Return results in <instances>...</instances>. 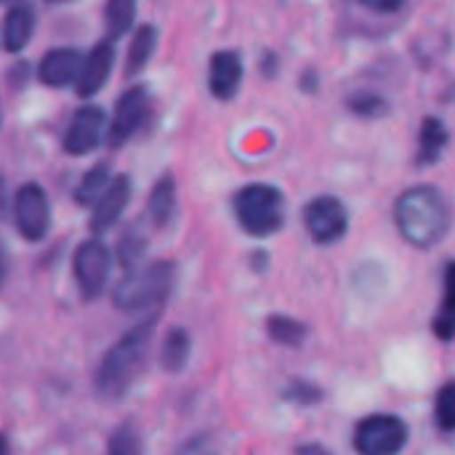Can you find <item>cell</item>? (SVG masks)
Wrapping results in <instances>:
<instances>
[{"instance_id":"18","label":"cell","mask_w":455,"mask_h":455,"mask_svg":"<svg viewBox=\"0 0 455 455\" xmlns=\"http://www.w3.org/2000/svg\"><path fill=\"white\" fill-rule=\"evenodd\" d=\"M176 213V181L163 176L149 195V219L155 227H165Z\"/></svg>"},{"instance_id":"34","label":"cell","mask_w":455,"mask_h":455,"mask_svg":"<svg viewBox=\"0 0 455 455\" xmlns=\"http://www.w3.org/2000/svg\"><path fill=\"white\" fill-rule=\"evenodd\" d=\"M3 277H5V256H3V248H0V285H3Z\"/></svg>"},{"instance_id":"16","label":"cell","mask_w":455,"mask_h":455,"mask_svg":"<svg viewBox=\"0 0 455 455\" xmlns=\"http://www.w3.org/2000/svg\"><path fill=\"white\" fill-rule=\"evenodd\" d=\"M448 141H451V133L445 128V123L440 117H427L421 123V131H419V152H416V165L421 168H429L435 163L443 160L445 149H448Z\"/></svg>"},{"instance_id":"25","label":"cell","mask_w":455,"mask_h":455,"mask_svg":"<svg viewBox=\"0 0 455 455\" xmlns=\"http://www.w3.org/2000/svg\"><path fill=\"white\" fill-rule=\"evenodd\" d=\"M435 424L440 432H455V381H448L435 397Z\"/></svg>"},{"instance_id":"12","label":"cell","mask_w":455,"mask_h":455,"mask_svg":"<svg viewBox=\"0 0 455 455\" xmlns=\"http://www.w3.org/2000/svg\"><path fill=\"white\" fill-rule=\"evenodd\" d=\"M112 61H115V48L107 40L88 51V56L83 59L80 75H77V93L83 99L101 91V85L107 83V77L112 72Z\"/></svg>"},{"instance_id":"33","label":"cell","mask_w":455,"mask_h":455,"mask_svg":"<svg viewBox=\"0 0 455 455\" xmlns=\"http://www.w3.org/2000/svg\"><path fill=\"white\" fill-rule=\"evenodd\" d=\"M5 211V187H3V179H0V213Z\"/></svg>"},{"instance_id":"1","label":"cell","mask_w":455,"mask_h":455,"mask_svg":"<svg viewBox=\"0 0 455 455\" xmlns=\"http://www.w3.org/2000/svg\"><path fill=\"white\" fill-rule=\"evenodd\" d=\"M395 224L408 245L419 251H429L437 243H443L445 235L451 232L453 224L451 200L440 187L432 184L411 187L395 200Z\"/></svg>"},{"instance_id":"22","label":"cell","mask_w":455,"mask_h":455,"mask_svg":"<svg viewBox=\"0 0 455 455\" xmlns=\"http://www.w3.org/2000/svg\"><path fill=\"white\" fill-rule=\"evenodd\" d=\"M112 184V176H109V168L107 165H96L93 171H88L75 192V200L80 205H96L99 197L107 192V187Z\"/></svg>"},{"instance_id":"28","label":"cell","mask_w":455,"mask_h":455,"mask_svg":"<svg viewBox=\"0 0 455 455\" xmlns=\"http://www.w3.org/2000/svg\"><path fill=\"white\" fill-rule=\"evenodd\" d=\"M179 455H219V445H216L213 437L200 435V437L189 440V443L179 451Z\"/></svg>"},{"instance_id":"17","label":"cell","mask_w":455,"mask_h":455,"mask_svg":"<svg viewBox=\"0 0 455 455\" xmlns=\"http://www.w3.org/2000/svg\"><path fill=\"white\" fill-rule=\"evenodd\" d=\"M35 29V11L29 3H16L8 13H5V24H3V45L5 51L16 53L21 51Z\"/></svg>"},{"instance_id":"31","label":"cell","mask_w":455,"mask_h":455,"mask_svg":"<svg viewBox=\"0 0 455 455\" xmlns=\"http://www.w3.org/2000/svg\"><path fill=\"white\" fill-rule=\"evenodd\" d=\"M296 455H333L328 448H323V445H301Z\"/></svg>"},{"instance_id":"11","label":"cell","mask_w":455,"mask_h":455,"mask_svg":"<svg viewBox=\"0 0 455 455\" xmlns=\"http://www.w3.org/2000/svg\"><path fill=\"white\" fill-rule=\"evenodd\" d=\"M243 83V61L235 51H219L211 56V69H208V85L211 93L219 101H229L237 96Z\"/></svg>"},{"instance_id":"20","label":"cell","mask_w":455,"mask_h":455,"mask_svg":"<svg viewBox=\"0 0 455 455\" xmlns=\"http://www.w3.org/2000/svg\"><path fill=\"white\" fill-rule=\"evenodd\" d=\"M155 43H157V29L152 24H144L136 35H133V43L128 48V61H125V77H133L139 75L147 61L152 59L155 53Z\"/></svg>"},{"instance_id":"15","label":"cell","mask_w":455,"mask_h":455,"mask_svg":"<svg viewBox=\"0 0 455 455\" xmlns=\"http://www.w3.org/2000/svg\"><path fill=\"white\" fill-rule=\"evenodd\" d=\"M432 333L445 344L455 341V259L445 264L443 272V296L432 320Z\"/></svg>"},{"instance_id":"10","label":"cell","mask_w":455,"mask_h":455,"mask_svg":"<svg viewBox=\"0 0 455 455\" xmlns=\"http://www.w3.org/2000/svg\"><path fill=\"white\" fill-rule=\"evenodd\" d=\"M107 131V117L96 107H83L69 123V131L64 136V149L69 155H88L93 152Z\"/></svg>"},{"instance_id":"8","label":"cell","mask_w":455,"mask_h":455,"mask_svg":"<svg viewBox=\"0 0 455 455\" xmlns=\"http://www.w3.org/2000/svg\"><path fill=\"white\" fill-rule=\"evenodd\" d=\"M109 267H112V259H109V251L104 243L88 240L77 248L75 277H77V285H80L85 299H96L104 291L107 277H109Z\"/></svg>"},{"instance_id":"23","label":"cell","mask_w":455,"mask_h":455,"mask_svg":"<svg viewBox=\"0 0 455 455\" xmlns=\"http://www.w3.org/2000/svg\"><path fill=\"white\" fill-rule=\"evenodd\" d=\"M144 251H147V235L141 232L139 224L128 227L123 232L120 243H117V259H120V264L125 269H133L139 264V259L144 256Z\"/></svg>"},{"instance_id":"13","label":"cell","mask_w":455,"mask_h":455,"mask_svg":"<svg viewBox=\"0 0 455 455\" xmlns=\"http://www.w3.org/2000/svg\"><path fill=\"white\" fill-rule=\"evenodd\" d=\"M83 67V56L75 48H53L40 61V80L51 88H64L69 83H77Z\"/></svg>"},{"instance_id":"27","label":"cell","mask_w":455,"mask_h":455,"mask_svg":"<svg viewBox=\"0 0 455 455\" xmlns=\"http://www.w3.org/2000/svg\"><path fill=\"white\" fill-rule=\"evenodd\" d=\"M109 455H141V437L133 427H120L112 437H109Z\"/></svg>"},{"instance_id":"29","label":"cell","mask_w":455,"mask_h":455,"mask_svg":"<svg viewBox=\"0 0 455 455\" xmlns=\"http://www.w3.org/2000/svg\"><path fill=\"white\" fill-rule=\"evenodd\" d=\"M285 397L307 405V403H317V400L323 397V392H320L317 387H309V384H293V387L285 389Z\"/></svg>"},{"instance_id":"32","label":"cell","mask_w":455,"mask_h":455,"mask_svg":"<svg viewBox=\"0 0 455 455\" xmlns=\"http://www.w3.org/2000/svg\"><path fill=\"white\" fill-rule=\"evenodd\" d=\"M0 455H11V445H8L5 437H0Z\"/></svg>"},{"instance_id":"21","label":"cell","mask_w":455,"mask_h":455,"mask_svg":"<svg viewBox=\"0 0 455 455\" xmlns=\"http://www.w3.org/2000/svg\"><path fill=\"white\" fill-rule=\"evenodd\" d=\"M267 333L275 344L288 347V349H296L307 341V325L293 317H283V315H275L267 320Z\"/></svg>"},{"instance_id":"3","label":"cell","mask_w":455,"mask_h":455,"mask_svg":"<svg viewBox=\"0 0 455 455\" xmlns=\"http://www.w3.org/2000/svg\"><path fill=\"white\" fill-rule=\"evenodd\" d=\"M235 216L253 237H269L285 224V197L272 184H248L235 195Z\"/></svg>"},{"instance_id":"14","label":"cell","mask_w":455,"mask_h":455,"mask_svg":"<svg viewBox=\"0 0 455 455\" xmlns=\"http://www.w3.org/2000/svg\"><path fill=\"white\" fill-rule=\"evenodd\" d=\"M128 197H131V181H128V176H115L112 184L107 187V192L93 205L91 229L93 232H107L120 219V213L125 211Z\"/></svg>"},{"instance_id":"7","label":"cell","mask_w":455,"mask_h":455,"mask_svg":"<svg viewBox=\"0 0 455 455\" xmlns=\"http://www.w3.org/2000/svg\"><path fill=\"white\" fill-rule=\"evenodd\" d=\"M13 219H16V229L24 240L37 243L48 235L51 227V205L45 192L37 184H24L16 192L13 200Z\"/></svg>"},{"instance_id":"30","label":"cell","mask_w":455,"mask_h":455,"mask_svg":"<svg viewBox=\"0 0 455 455\" xmlns=\"http://www.w3.org/2000/svg\"><path fill=\"white\" fill-rule=\"evenodd\" d=\"M355 3H360L373 13H397L405 5V0H355Z\"/></svg>"},{"instance_id":"36","label":"cell","mask_w":455,"mask_h":455,"mask_svg":"<svg viewBox=\"0 0 455 455\" xmlns=\"http://www.w3.org/2000/svg\"><path fill=\"white\" fill-rule=\"evenodd\" d=\"M0 123H3V109H0Z\"/></svg>"},{"instance_id":"9","label":"cell","mask_w":455,"mask_h":455,"mask_svg":"<svg viewBox=\"0 0 455 455\" xmlns=\"http://www.w3.org/2000/svg\"><path fill=\"white\" fill-rule=\"evenodd\" d=\"M147 91L141 85L136 88H128L117 107H115V115H112V123H109V131H107V141L112 147H120L123 141H128L144 123L147 117Z\"/></svg>"},{"instance_id":"19","label":"cell","mask_w":455,"mask_h":455,"mask_svg":"<svg viewBox=\"0 0 455 455\" xmlns=\"http://www.w3.org/2000/svg\"><path fill=\"white\" fill-rule=\"evenodd\" d=\"M189 349H192V341H189V333L184 328H171L165 341H163V349H160V363L168 373H179L187 360H189Z\"/></svg>"},{"instance_id":"35","label":"cell","mask_w":455,"mask_h":455,"mask_svg":"<svg viewBox=\"0 0 455 455\" xmlns=\"http://www.w3.org/2000/svg\"><path fill=\"white\" fill-rule=\"evenodd\" d=\"M48 3H67V0H48Z\"/></svg>"},{"instance_id":"6","label":"cell","mask_w":455,"mask_h":455,"mask_svg":"<svg viewBox=\"0 0 455 455\" xmlns=\"http://www.w3.org/2000/svg\"><path fill=\"white\" fill-rule=\"evenodd\" d=\"M304 229L317 245H333L349 232V211L333 195H320L304 208Z\"/></svg>"},{"instance_id":"4","label":"cell","mask_w":455,"mask_h":455,"mask_svg":"<svg viewBox=\"0 0 455 455\" xmlns=\"http://www.w3.org/2000/svg\"><path fill=\"white\" fill-rule=\"evenodd\" d=\"M173 264L171 261H155L141 269H131L128 277L115 291V304L123 312H144L152 307H160L171 288H173Z\"/></svg>"},{"instance_id":"24","label":"cell","mask_w":455,"mask_h":455,"mask_svg":"<svg viewBox=\"0 0 455 455\" xmlns=\"http://www.w3.org/2000/svg\"><path fill=\"white\" fill-rule=\"evenodd\" d=\"M136 16V0H107V32L109 40H117L128 32Z\"/></svg>"},{"instance_id":"26","label":"cell","mask_w":455,"mask_h":455,"mask_svg":"<svg viewBox=\"0 0 455 455\" xmlns=\"http://www.w3.org/2000/svg\"><path fill=\"white\" fill-rule=\"evenodd\" d=\"M347 107H349L355 115H360V117H381V115L389 112L387 99L379 96V93H373V91H357V93H352V96L347 99Z\"/></svg>"},{"instance_id":"2","label":"cell","mask_w":455,"mask_h":455,"mask_svg":"<svg viewBox=\"0 0 455 455\" xmlns=\"http://www.w3.org/2000/svg\"><path fill=\"white\" fill-rule=\"evenodd\" d=\"M152 333H155V320H147L133 331H128L117 344H112L96 373V387L104 397H120L131 387L149 349Z\"/></svg>"},{"instance_id":"5","label":"cell","mask_w":455,"mask_h":455,"mask_svg":"<svg viewBox=\"0 0 455 455\" xmlns=\"http://www.w3.org/2000/svg\"><path fill=\"white\" fill-rule=\"evenodd\" d=\"M408 424L392 413H373L363 419L355 429L357 455H400L408 445Z\"/></svg>"}]
</instances>
